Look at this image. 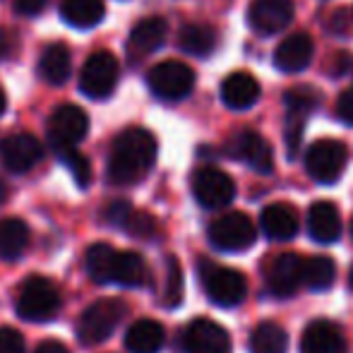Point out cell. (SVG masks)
<instances>
[{
  "label": "cell",
  "instance_id": "6da1fadb",
  "mask_svg": "<svg viewBox=\"0 0 353 353\" xmlns=\"http://www.w3.org/2000/svg\"><path fill=\"white\" fill-rule=\"evenodd\" d=\"M157 137L144 128H128L113 140L108 154V181L113 185H135L157 161Z\"/></svg>",
  "mask_w": 353,
  "mask_h": 353
},
{
  "label": "cell",
  "instance_id": "7a4b0ae2",
  "mask_svg": "<svg viewBox=\"0 0 353 353\" xmlns=\"http://www.w3.org/2000/svg\"><path fill=\"white\" fill-rule=\"evenodd\" d=\"M89 276L97 283H118V286L137 288L147 283V262L132 250H116L108 243H97L84 257Z\"/></svg>",
  "mask_w": 353,
  "mask_h": 353
},
{
  "label": "cell",
  "instance_id": "3957f363",
  "mask_svg": "<svg viewBox=\"0 0 353 353\" xmlns=\"http://www.w3.org/2000/svg\"><path fill=\"white\" fill-rule=\"evenodd\" d=\"M58 307H61V291H58L56 283L51 279L29 276V279L19 286L14 310H17V315L22 317V320H27V322L51 320Z\"/></svg>",
  "mask_w": 353,
  "mask_h": 353
},
{
  "label": "cell",
  "instance_id": "277c9868",
  "mask_svg": "<svg viewBox=\"0 0 353 353\" xmlns=\"http://www.w3.org/2000/svg\"><path fill=\"white\" fill-rule=\"evenodd\" d=\"M125 310V303L118 301V298H103V301L92 303L77 322V339L84 346L106 341L116 332V327L121 325Z\"/></svg>",
  "mask_w": 353,
  "mask_h": 353
},
{
  "label": "cell",
  "instance_id": "5b68a950",
  "mask_svg": "<svg viewBox=\"0 0 353 353\" xmlns=\"http://www.w3.org/2000/svg\"><path fill=\"white\" fill-rule=\"evenodd\" d=\"M200 279L214 305L236 307L245 301L248 281L241 272L231 270V267H221V265H214L210 260H202Z\"/></svg>",
  "mask_w": 353,
  "mask_h": 353
},
{
  "label": "cell",
  "instance_id": "8992f818",
  "mask_svg": "<svg viewBox=\"0 0 353 353\" xmlns=\"http://www.w3.org/2000/svg\"><path fill=\"white\" fill-rule=\"evenodd\" d=\"M257 241V228L243 212H228L210 223V243L221 252H243Z\"/></svg>",
  "mask_w": 353,
  "mask_h": 353
},
{
  "label": "cell",
  "instance_id": "52a82bcc",
  "mask_svg": "<svg viewBox=\"0 0 353 353\" xmlns=\"http://www.w3.org/2000/svg\"><path fill=\"white\" fill-rule=\"evenodd\" d=\"M147 84L154 97L163 101H181L195 87V72L181 61H163L147 72Z\"/></svg>",
  "mask_w": 353,
  "mask_h": 353
},
{
  "label": "cell",
  "instance_id": "ba28073f",
  "mask_svg": "<svg viewBox=\"0 0 353 353\" xmlns=\"http://www.w3.org/2000/svg\"><path fill=\"white\" fill-rule=\"evenodd\" d=\"M121 68L113 53L97 51L84 61L82 72H79V89L89 99H106L116 89Z\"/></svg>",
  "mask_w": 353,
  "mask_h": 353
},
{
  "label": "cell",
  "instance_id": "9c48e42d",
  "mask_svg": "<svg viewBox=\"0 0 353 353\" xmlns=\"http://www.w3.org/2000/svg\"><path fill=\"white\" fill-rule=\"evenodd\" d=\"M349 161L346 144L339 140H320L315 142L305 154V171L317 183H334L341 178Z\"/></svg>",
  "mask_w": 353,
  "mask_h": 353
},
{
  "label": "cell",
  "instance_id": "30bf717a",
  "mask_svg": "<svg viewBox=\"0 0 353 353\" xmlns=\"http://www.w3.org/2000/svg\"><path fill=\"white\" fill-rule=\"evenodd\" d=\"M192 195L205 210H221L236 197V183L221 168H197L192 173Z\"/></svg>",
  "mask_w": 353,
  "mask_h": 353
},
{
  "label": "cell",
  "instance_id": "8fae6325",
  "mask_svg": "<svg viewBox=\"0 0 353 353\" xmlns=\"http://www.w3.org/2000/svg\"><path fill=\"white\" fill-rule=\"evenodd\" d=\"M89 116L74 103H63L48 118V142L51 149L77 147L87 137Z\"/></svg>",
  "mask_w": 353,
  "mask_h": 353
},
{
  "label": "cell",
  "instance_id": "7c38bea8",
  "mask_svg": "<svg viewBox=\"0 0 353 353\" xmlns=\"http://www.w3.org/2000/svg\"><path fill=\"white\" fill-rule=\"evenodd\" d=\"M181 346L185 353H231V336L214 320L200 317L183 330Z\"/></svg>",
  "mask_w": 353,
  "mask_h": 353
},
{
  "label": "cell",
  "instance_id": "4fadbf2b",
  "mask_svg": "<svg viewBox=\"0 0 353 353\" xmlns=\"http://www.w3.org/2000/svg\"><path fill=\"white\" fill-rule=\"evenodd\" d=\"M43 147L29 132H14L0 142V161L8 171L12 173H27L41 161Z\"/></svg>",
  "mask_w": 353,
  "mask_h": 353
},
{
  "label": "cell",
  "instance_id": "5bb4252c",
  "mask_svg": "<svg viewBox=\"0 0 353 353\" xmlns=\"http://www.w3.org/2000/svg\"><path fill=\"white\" fill-rule=\"evenodd\" d=\"M293 12V0H252L248 22L260 37H274L291 24Z\"/></svg>",
  "mask_w": 353,
  "mask_h": 353
},
{
  "label": "cell",
  "instance_id": "9a60e30c",
  "mask_svg": "<svg viewBox=\"0 0 353 353\" xmlns=\"http://www.w3.org/2000/svg\"><path fill=\"white\" fill-rule=\"evenodd\" d=\"M228 154L238 161L248 163L257 173H272L274 168V152H272L270 142L252 130L238 132L228 144Z\"/></svg>",
  "mask_w": 353,
  "mask_h": 353
},
{
  "label": "cell",
  "instance_id": "2e32d148",
  "mask_svg": "<svg viewBox=\"0 0 353 353\" xmlns=\"http://www.w3.org/2000/svg\"><path fill=\"white\" fill-rule=\"evenodd\" d=\"M312 56H315V43H312L310 34L305 32H296L291 37H286L283 41L276 46L274 51V65L281 72H301L310 65Z\"/></svg>",
  "mask_w": 353,
  "mask_h": 353
},
{
  "label": "cell",
  "instance_id": "e0dca14e",
  "mask_svg": "<svg viewBox=\"0 0 353 353\" xmlns=\"http://www.w3.org/2000/svg\"><path fill=\"white\" fill-rule=\"evenodd\" d=\"M168 34V22L163 17H147L137 22L128 39V53L130 61H140V58L152 56L157 48L163 46Z\"/></svg>",
  "mask_w": 353,
  "mask_h": 353
},
{
  "label": "cell",
  "instance_id": "ac0fdd59",
  "mask_svg": "<svg viewBox=\"0 0 353 353\" xmlns=\"http://www.w3.org/2000/svg\"><path fill=\"white\" fill-rule=\"evenodd\" d=\"M267 281L274 296H293L296 288L303 283V257L296 252H281L272 260Z\"/></svg>",
  "mask_w": 353,
  "mask_h": 353
},
{
  "label": "cell",
  "instance_id": "d6986e66",
  "mask_svg": "<svg viewBox=\"0 0 353 353\" xmlns=\"http://www.w3.org/2000/svg\"><path fill=\"white\" fill-rule=\"evenodd\" d=\"M262 87L255 79V74L245 70L231 72L221 84V101L233 111H245L260 101Z\"/></svg>",
  "mask_w": 353,
  "mask_h": 353
},
{
  "label": "cell",
  "instance_id": "ffe728a7",
  "mask_svg": "<svg viewBox=\"0 0 353 353\" xmlns=\"http://www.w3.org/2000/svg\"><path fill=\"white\" fill-rule=\"evenodd\" d=\"M301 353H346V336L334 322L315 320L303 332Z\"/></svg>",
  "mask_w": 353,
  "mask_h": 353
},
{
  "label": "cell",
  "instance_id": "44dd1931",
  "mask_svg": "<svg viewBox=\"0 0 353 353\" xmlns=\"http://www.w3.org/2000/svg\"><path fill=\"white\" fill-rule=\"evenodd\" d=\"M307 231L317 243H334L341 236V216L332 202H315L307 212Z\"/></svg>",
  "mask_w": 353,
  "mask_h": 353
},
{
  "label": "cell",
  "instance_id": "7402d4cb",
  "mask_svg": "<svg viewBox=\"0 0 353 353\" xmlns=\"http://www.w3.org/2000/svg\"><path fill=\"white\" fill-rule=\"evenodd\" d=\"M262 231L265 236H270L272 241H291L298 233V214L293 207L274 202V205H267L262 210L260 216Z\"/></svg>",
  "mask_w": 353,
  "mask_h": 353
},
{
  "label": "cell",
  "instance_id": "603a6c76",
  "mask_svg": "<svg viewBox=\"0 0 353 353\" xmlns=\"http://www.w3.org/2000/svg\"><path fill=\"white\" fill-rule=\"evenodd\" d=\"M163 341H166V332L157 320H137L125 332V349L130 353H159Z\"/></svg>",
  "mask_w": 353,
  "mask_h": 353
},
{
  "label": "cell",
  "instance_id": "cb8c5ba5",
  "mask_svg": "<svg viewBox=\"0 0 353 353\" xmlns=\"http://www.w3.org/2000/svg\"><path fill=\"white\" fill-rule=\"evenodd\" d=\"M219 43V37H216V29L210 27V24H202V22H190L185 27H181L178 32V48L190 56H197V58H205L214 53Z\"/></svg>",
  "mask_w": 353,
  "mask_h": 353
},
{
  "label": "cell",
  "instance_id": "d4e9b609",
  "mask_svg": "<svg viewBox=\"0 0 353 353\" xmlns=\"http://www.w3.org/2000/svg\"><path fill=\"white\" fill-rule=\"evenodd\" d=\"M72 70V58L70 48L65 43H51L43 48L41 58H39V74L43 82L48 84H63L70 77Z\"/></svg>",
  "mask_w": 353,
  "mask_h": 353
},
{
  "label": "cell",
  "instance_id": "484cf974",
  "mask_svg": "<svg viewBox=\"0 0 353 353\" xmlns=\"http://www.w3.org/2000/svg\"><path fill=\"white\" fill-rule=\"evenodd\" d=\"M29 245V226L17 216L0 219V260H17Z\"/></svg>",
  "mask_w": 353,
  "mask_h": 353
},
{
  "label": "cell",
  "instance_id": "4316f807",
  "mask_svg": "<svg viewBox=\"0 0 353 353\" xmlns=\"http://www.w3.org/2000/svg\"><path fill=\"white\" fill-rule=\"evenodd\" d=\"M61 14L70 27L92 29L106 14L103 0H61Z\"/></svg>",
  "mask_w": 353,
  "mask_h": 353
},
{
  "label": "cell",
  "instance_id": "83f0119b",
  "mask_svg": "<svg viewBox=\"0 0 353 353\" xmlns=\"http://www.w3.org/2000/svg\"><path fill=\"white\" fill-rule=\"evenodd\" d=\"M288 334L276 322H262L250 334V351L252 353H286Z\"/></svg>",
  "mask_w": 353,
  "mask_h": 353
},
{
  "label": "cell",
  "instance_id": "f1b7e54d",
  "mask_svg": "<svg viewBox=\"0 0 353 353\" xmlns=\"http://www.w3.org/2000/svg\"><path fill=\"white\" fill-rule=\"evenodd\" d=\"M336 276V267L330 257L317 255V257H307L303 260V283L312 291H325L334 283Z\"/></svg>",
  "mask_w": 353,
  "mask_h": 353
},
{
  "label": "cell",
  "instance_id": "f546056e",
  "mask_svg": "<svg viewBox=\"0 0 353 353\" xmlns=\"http://www.w3.org/2000/svg\"><path fill=\"white\" fill-rule=\"evenodd\" d=\"M53 152H56V157L65 163V168L72 173V178L77 181L79 188H87L89 183H92V163H89V159L84 157L79 149L63 147V149H53Z\"/></svg>",
  "mask_w": 353,
  "mask_h": 353
},
{
  "label": "cell",
  "instance_id": "4dcf8cb0",
  "mask_svg": "<svg viewBox=\"0 0 353 353\" xmlns=\"http://www.w3.org/2000/svg\"><path fill=\"white\" fill-rule=\"evenodd\" d=\"M183 301V270L173 255L166 257V286H163V305L176 307Z\"/></svg>",
  "mask_w": 353,
  "mask_h": 353
},
{
  "label": "cell",
  "instance_id": "1f68e13d",
  "mask_svg": "<svg viewBox=\"0 0 353 353\" xmlns=\"http://www.w3.org/2000/svg\"><path fill=\"white\" fill-rule=\"evenodd\" d=\"M123 231H128L135 238H154L159 231V226H157V221H154L152 214L140 212V210L132 207V212L128 214L125 223H123Z\"/></svg>",
  "mask_w": 353,
  "mask_h": 353
},
{
  "label": "cell",
  "instance_id": "d6a6232c",
  "mask_svg": "<svg viewBox=\"0 0 353 353\" xmlns=\"http://www.w3.org/2000/svg\"><path fill=\"white\" fill-rule=\"evenodd\" d=\"M320 103V97L312 92L310 87H301V89H291L286 94V108L288 113H301V116H307L312 108Z\"/></svg>",
  "mask_w": 353,
  "mask_h": 353
},
{
  "label": "cell",
  "instance_id": "836d02e7",
  "mask_svg": "<svg viewBox=\"0 0 353 353\" xmlns=\"http://www.w3.org/2000/svg\"><path fill=\"white\" fill-rule=\"evenodd\" d=\"M130 212H132L130 202L113 200L111 205L103 210V221L111 223V226H116V228H123V223H125V219H128V214H130Z\"/></svg>",
  "mask_w": 353,
  "mask_h": 353
},
{
  "label": "cell",
  "instance_id": "e575fe53",
  "mask_svg": "<svg viewBox=\"0 0 353 353\" xmlns=\"http://www.w3.org/2000/svg\"><path fill=\"white\" fill-rule=\"evenodd\" d=\"M0 353H24V336L12 327H0Z\"/></svg>",
  "mask_w": 353,
  "mask_h": 353
},
{
  "label": "cell",
  "instance_id": "d590c367",
  "mask_svg": "<svg viewBox=\"0 0 353 353\" xmlns=\"http://www.w3.org/2000/svg\"><path fill=\"white\" fill-rule=\"evenodd\" d=\"M336 116H339L346 125H353V87L346 89L339 97V101H336Z\"/></svg>",
  "mask_w": 353,
  "mask_h": 353
},
{
  "label": "cell",
  "instance_id": "8d00e7d4",
  "mask_svg": "<svg viewBox=\"0 0 353 353\" xmlns=\"http://www.w3.org/2000/svg\"><path fill=\"white\" fill-rule=\"evenodd\" d=\"M46 5L48 0H14V12L22 17H37Z\"/></svg>",
  "mask_w": 353,
  "mask_h": 353
},
{
  "label": "cell",
  "instance_id": "74e56055",
  "mask_svg": "<svg viewBox=\"0 0 353 353\" xmlns=\"http://www.w3.org/2000/svg\"><path fill=\"white\" fill-rule=\"evenodd\" d=\"M12 46H14V39L12 34L8 32V29L0 27V61H5V58L12 53Z\"/></svg>",
  "mask_w": 353,
  "mask_h": 353
},
{
  "label": "cell",
  "instance_id": "f35d334b",
  "mask_svg": "<svg viewBox=\"0 0 353 353\" xmlns=\"http://www.w3.org/2000/svg\"><path fill=\"white\" fill-rule=\"evenodd\" d=\"M34 353H70L63 344H58V341H43V344H39V349Z\"/></svg>",
  "mask_w": 353,
  "mask_h": 353
},
{
  "label": "cell",
  "instance_id": "ab89813d",
  "mask_svg": "<svg viewBox=\"0 0 353 353\" xmlns=\"http://www.w3.org/2000/svg\"><path fill=\"white\" fill-rule=\"evenodd\" d=\"M8 197H10V188H8V183H5L3 178H0V207H3L5 202H8Z\"/></svg>",
  "mask_w": 353,
  "mask_h": 353
},
{
  "label": "cell",
  "instance_id": "60d3db41",
  "mask_svg": "<svg viewBox=\"0 0 353 353\" xmlns=\"http://www.w3.org/2000/svg\"><path fill=\"white\" fill-rule=\"evenodd\" d=\"M5 108H8V97H5V92L0 89V116L5 113Z\"/></svg>",
  "mask_w": 353,
  "mask_h": 353
},
{
  "label": "cell",
  "instance_id": "b9f144b4",
  "mask_svg": "<svg viewBox=\"0 0 353 353\" xmlns=\"http://www.w3.org/2000/svg\"><path fill=\"white\" fill-rule=\"evenodd\" d=\"M351 288H353V270H351Z\"/></svg>",
  "mask_w": 353,
  "mask_h": 353
},
{
  "label": "cell",
  "instance_id": "7bdbcfd3",
  "mask_svg": "<svg viewBox=\"0 0 353 353\" xmlns=\"http://www.w3.org/2000/svg\"><path fill=\"white\" fill-rule=\"evenodd\" d=\"M351 233H353V221H351Z\"/></svg>",
  "mask_w": 353,
  "mask_h": 353
}]
</instances>
